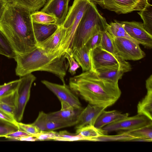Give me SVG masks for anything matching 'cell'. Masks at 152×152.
<instances>
[{"instance_id":"cell-1","label":"cell","mask_w":152,"mask_h":152,"mask_svg":"<svg viewBox=\"0 0 152 152\" xmlns=\"http://www.w3.org/2000/svg\"><path fill=\"white\" fill-rule=\"evenodd\" d=\"M31 14L26 8L9 2L0 18V31L16 55L30 52L37 47Z\"/></svg>"},{"instance_id":"cell-2","label":"cell","mask_w":152,"mask_h":152,"mask_svg":"<svg viewBox=\"0 0 152 152\" xmlns=\"http://www.w3.org/2000/svg\"><path fill=\"white\" fill-rule=\"evenodd\" d=\"M69 86L89 104L105 108L114 104L121 93L118 83L100 78L91 70L71 77Z\"/></svg>"},{"instance_id":"cell-3","label":"cell","mask_w":152,"mask_h":152,"mask_svg":"<svg viewBox=\"0 0 152 152\" xmlns=\"http://www.w3.org/2000/svg\"><path fill=\"white\" fill-rule=\"evenodd\" d=\"M65 53L60 50L50 51L37 47L30 52L16 55L13 58L16 62V75L20 77L36 71H47L56 75L65 85L69 68Z\"/></svg>"},{"instance_id":"cell-4","label":"cell","mask_w":152,"mask_h":152,"mask_svg":"<svg viewBox=\"0 0 152 152\" xmlns=\"http://www.w3.org/2000/svg\"><path fill=\"white\" fill-rule=\"evenodd\" d=\"M106 19L99 12L96 4L91 1L82 18L74 37L72 52L84 46L92 36L106 30Z\"/></svg>"},{"instance_id":"cell-5","label":"cell","mask_w":152,"mask_h":152,"mask_svg":"<svg viewBox=\"0 0 152 152\" xmlns=\"http://www.w3.org/2000/svg\"><path fill=\"white\" fill-rule=\"evenodd\" d=\"M91 0H74L62 25L66 29L60 49L64 53L72 52L77 28Z\"/></svg>"},{"instance_id":"cell-6","label":"cell","mask_w":152,"mask_h":152,"mask_svg":"<svg viewBox=\"0 0 152 152\" xmlns=\"http://www.w3.org/2000/svg\"><path fill=\"white\" fill-rule=\"evenodd\" d=\"M103 9L114 12L118 14H125L143 10L149 0H91Z\"/></svg>"},{"instance_id":"cell-7","label":"cell","mask_w":152,"mask_h":152,"mask_svg":"<svg viewBox=\"0 0 152 152\" xmlns=\"http://www.w3.org/2000/svg\"><path fill=\"white\" fill-rule=\"evenodd\" d=\"M91 69L94 71L101 67H106L119 64L131 71L132 67L129 62L121 57L112 54L105 50L100 47L96 48L91 50Z\"/></svg>"},{"instance_id":"cell-8","label":"cell","mask_w":152,"mask_h":152,"mask_svg":"<svg viewBox=\"0 0 152 152\" xmlns=\"http://www.w3.org/2000/svg\"><path fill=\"white\" fill-rule=\"evenodd\" d=\"M20 81L17 89V104L14 118L18 122L21 121L26 105L29 100L32 84L36 77L31 73L20 77Z\"/></svg>"},{"instance_id":"cell-9","label":"cell","mask_w":152,"mask_h":152,"mask_svg":"<svg viewBox=\"0 0 152 152\" xmlns=\"http://www.w3.org/2000/svg\"><path fill=\"white\" fill-rule=\"evenodd\" d=\"M113 38L117 55L124 60L137 61L145 56V53L141 49L139 44L127 38L119 37Z\"/></svg>"},{"instance_id":"cell-10","label":"cell","mask_w":152,"mask_h":152,"mask_svg":"<svg viewBox=\"0 0 152 152\" xmlns=\"http://www.w3.org/2000/svg\"><path fill=\"white\" fill-rule=\"evenodd\" d=\"M151 124H152V120L145 116L137 114L118 120L102 128L108 132L120 130L129 131Z\"/></svg>"},{"instance_id":"cell-11","label":"cell","mask_w":152,"mask_h":152,"mask_svg":"<svg viewBox=\"0 0 152 152\" xmlns=\"http://www.w3.org/2000/svg\"><path fill=\"white\" fill-rule=\"evenodd\" d=\"M41 82L57 96L61 102H64L75 108L82 107L77 96L69 86L66 84H57L46 80H42Z\"/></svg>"},{"instance_id":"cell-12","label":"cell","mask_w":152,"mask_h":152,"mask_svg":"<svg viewBox=\"0 0 152 152\" xmlns=\"http://www.w3.org/2000/svg\"><path fill=\"white\" fill-rule=\"evenodd\" d=\"M61 107L58 111L47 114L50 120L55 122L67 124L70 126H75L77 123L79 116L83 109L74 108L63 102H61Z\"/></svg>"},{"instance_id":"cell-13","label":"cell","mask_w":152,"mask_h":152,"mask_svg":"<svg viewBox=\"0 0 152 152\" xmlns=\"http://www.w3.org/2000/svg\"><path fill=\"white\" fill-rule=\"evenodd\" d=\"M126 31L132 38L147 49L152 48V35L144 29L142 23L136 21H120Z\"/></svg>"},{"instance_id":"cell-14","label":"cell","mask_w":152,"mask_h":152,"mask_svg":"<svg viewBox=\"0 0 152 152\" xmlns=\"http://www.w3.org/2000/svg\"><path fill=\"white\" fill-rule=\"evenodd\" d=\"M70 0H48L41 11L54 16L58 26H61L68 12Z\"/></svg>"},{"instance_id":"cell-15","label":"cell","mask_w":152,"mask_h":152,"mask_svg":"<svg viewBox=\"0 0 152 152\" xmlns=\"http://www.w3.org/2000/svg\"><path fill=\"white\" fill-rule=\"evenodd\" d=\"M106 108L88 104L80 113L77 122L75 125L76 129L83 126L94 125L99 116Z\"/></svg>"},{"instance_id":"cell-16","label":"cell","mask_w":152,"mask_h":152,"mask_svg":"<svg viewBox=\"0 0 152 152\" xmlns=\"http://www.w3.org/2000/svg\"><path fill=\"white\" fill-rule=\"evenodd\" d=\"M93 71L100 78L115 83H118L124 73L129 72L128 69L118 64L99 67Z\"/></svg>"},{"instance_id":"cell-17","label":"cell","mask_w":152,"mask_h":152,"mask_svg":"<svg viewBox=\"0 0 152 152\" xmlns=\"http://www.w3.org/2000/svg\"><path fill=\"white\" fill-rule=\"evenodd\" d=\"M65 31L66 29L62 26L58 27L55 31L49 37L38 43L37 47L50 51L60 50V44Z\"/></svg>"},{"instance_id":"cell-18","label":"cell","mask_w":152,"mask_h":152,"mask_svg":"<svg viewBox=\"0 0 152 152\" xmlns=\"http://www.w3.org/2000/svg\"><path fill=\"white\" fill-rule=\"evenodd\" d=\"M32 124L40 131H53L70 126L67 124L58 123L50 120L47 117V114L42 111L39 112L37 117Z\"/></svg>"},{"instance_id":"cell-19","label":"cell","mask_w":152,"mask_h":152,"mask_svg":"<svg viewBox=\"0 0 152 152\" xmlns=\"http://www.w3.org/2000/svg\"><path fill=\"white\" fill-rule=\"evenodd\" d=\"M34 35L37 44L46 39L57 30L58 26L56 23L41 24L33 22Z\"/></svg>"},{"instance_id":"cell-20","label":"cell","mask_w":152,"mask_h":152,"mask_svg":"<svg viewBox=\"0 0 152 152\" xmlns=\"http://www.w3.org/2000/svg\"><path fill=\"white\" fill-rule=\"evenodd\" d=\"M128 115V113H122L116 110L106 111L104 110L97 118L94 126L98 128H102L108 124Z\"/></svg>"},{"instance_id":"cell-21","label":"cell","mask_w":152,"mask_h":152,"mask_svg":"<svg viewBox=\"0 0 152 152\" xmlns=\"http://www.w3.org/2000/svg\"><path fill=\"white\" fill-rule=\"evenodd\" d=\"M91 50L85 45L72 51L73 56L81 67L83 72L91 69Z\"/></svg>"},{"instance_id":"cell-22","label":"cell","mask_w":152,"mask_h":152,"mask_svg":"<svg viewBox=\"0 0 152 152\" xmlns=\"http://www.w3.org/2000/svg\"><path fill=\"white\" fill-rule=\"evenodd\" d=\"M108 132L102 128H98L94 125H87L76 129V133L86 138L87 141H96V138L107 135Z\"/></svg>"},{"instance_id":"cell-23","label":"cell","mask_w":152,"mask_h":152,"mask_svg":"<svg viewBox=\"0 0 152 152\" xmlns=\"http://www.w3.org/2000/svg\"><path fill=\"white\" fill-rule=\"evenodd\" d=\"M137 112L152 120V90H147L145 97L138 103Z\"/></svg>"},{"instance_id":"cell-24","label":"cell","mask_w":152,"mask_h":152,"mask_svg":"<svg viewBox=\"0 0 152 152\" xmlns=\"http://www.w3.org/2000/svg\"><path fill=\"white\" fill-rule=\"evenodd\" d=\"M124 132L134 139H137L136 141H152V124Z\"/></svg>"},{"instance_id":"cell-25","label":"cell","mask_w":152,"mask_h":152,"mask_svg":"<svg viewBox=\"0 0 152 152\" xmlns=\"http://www.w3.org/2000/svg\"><path fill=\"white\" fill-rule=\"evenodd\" d=\"M106 30L113 38L119 37L127 38L137 43L140 44L129 35L119 21L115 20L114 22L108 23Z\"/></svg>"},{"instance_id":"cell-26","label":"cell","mask_w":152,"mask_h":152,"mask_svg":"<svg viewBox=\"0 0 152 152\" xmlns=\"http://www.w3.org/2000/svg\"><path fill=\"white\" fill-rule=\"evenodd\" d=\"M138 14L143 21V25L145 30L152 35V6L149 3Z\"/></svg>"},{"instance_id":"cell-27","label":"cell","mask_w":152,"mask_h":152,"mask_svg":"<svg viewBox=\"0 0 152 152\" xmlns=\"http://www.w3.org/2000/svg\"><path fill=\"white\" fill-rule=\"evenodd\" d=\"M29 10L31 12L38 11L44 7L46 0H9Z\"/></svg>"},{"instance_id":"cell-28","label":"cell","mask_w":152,"mask_h":152,"mask_svg":"<svg viewBox=\"0 0 152 152\" xmlns=\"http://www.w3.org/2000/svg\"><path fill=\"white\" fill-rule=\"evenodd\" d=\"M102 40L100 47L112 54L117 55L113 37L106 30L102 31Z\"/></svg>"},{"instance_id":"cell-29","label":"cell","mask_w":152,"mask_h":152,"mask_svg":"<svg viewBox=\"0 0 152 152\" xmlns=\"http://www.w3.org/2000/svg\"><path fill=\"white\" fill-rule=\"evenodd\" d=\"M32 22L41 24H48L56 23V18L54 16L45 12L37 11L31 13Z\"/></svg>"},{"instance_id":"cell-30","label":"cell","mask_w":152,"mask_h":152,"mask_svg":"<svg viewBox=\"0 0 152 152\" xmlns=\"http://www.w3.org/2000/svg\"><path fill=\"white\" fill-rule=\"evenodd\" d=\"M0 54L10 58H14L16 55L8 39L0 31Z\"/></svg>"},{"instance_id":"cell-31","label":"cell","mask_w":152,"mask_h":152,"mask_svg":"<svg viewBox=\"0 0 152 152\" xmlns=\"http://www.w3.org/2000/svg\"><path fill=\"white\" fill-rule=\"evenodd\" d=\"M55 140L65 141H87V139L79 134L76 133L72 134L66 131H63L58 132Z\"/></svg>"},{"instance_id":"cell-32","label":"cell","mask_w":152,"mask_h":152,"mask_svg":"<svg viewBox=\"0 0 152 152\" xmlns=\"http://www.w3.org/2000/svg\"><path fill=\"white\" fill-rule=\"evenodd\" d=\"M20 81V78L0 85V98L16 91Z\"/></svg>"},{"instance_id":"cell-33","label":"cell","mask_w":152,"mask_h":152,"mask_svg":"<svg viewBox=\"0 0 152 152\" xmlns=\"http://www.w3.org/2000/svg\"><path fill=\"white\" fill-rule=\"evenodd\" d=\"M98 32L91 37L87 41L85 45L90 50L100 47L102 40V32Z\"/></svg>"},{"instance_id":"cell-34","label":"cell","mask_w":152,"mask_h":152,"mask_svg":"<svg viewBox=\"0 0 152 152\" xmlns=\"http://www.w3.org/2000/svg\"><path fill=\"white\" fill-rule=\"evenodd\" d=\"M72 53V52L65 53V56L68 61L69 68L68 71L72 75H74L80 66L74 58Z\"/></svg>"},{"instance_id":"cell-35","label":"cell","mask_w":152,"mask_h":152,"mask_svg":"<svg viewBox=\"0 0 152 152\" xmlns=\"http://www.w3.org/2000/svg\"><path fill=\"white\" fill-rule=\"evenodd\" d=\"M57 134L58 132L54 131L48 132L41 131L38 133L32 135L35 137L38 140H55Z\"/></svg>"},{"instance_id":"cell-36","label":"cell","mask_w":152,"mask_h":152,"mask_svg":"<svg viewBox=\"0 0 152 152\" xmlns=\"http://www.w3.org/2000/svg\"><path fill=\"white\" fill-rule=\"evenodd\" d=\"M17 90L12 93L0 98V102L16 107L17 101Z\"/></svg>"},{"instance_id":"cell-37","label":"cell","mask_w":152,"mask_h":152,"mask_svg":"<svg viewBox=\"0 0 152 152\" xmlns=\"http://www.w3.org/2000/svg\"><path fill=\"white\" fill-rule=\"evenodd\" d=\"M19 130L23 131L31 135H35L40 131L33 124H26L18 122Z\"/></svg>"},{"instance_id":"cell-38","label":"cell","mask_w":152,"mask_h":152,"mask_svg":"<svg viewBox=\"0 0 152 152\" xmlns=\"http://www.w3.org/2000/svg\"><path fill=\"white\" fill-rule=\"evenodd\" d=\"M0 122L5 124L14 126L19 129L18 122L15 118L1 111H0Z\"/></svg>"},{"instance_id":"cell-39","label":"cell","mask_w":152,"mask_h":152,"mask_svg":"<svg viewBox=\"0 0 152 152\" xmlns=\"http://www.w3.org/2000/svg\"><path fill=\"white\" fill-rule=\"evenodd\" d=\"M29 135H31L23 131L18 129L7 134L4 137L8 139L18 140L20 138Z\"/></svg>"},{"instance_id":"cell-40","label":"cell","mask_w":152,"mask_h":152,"mask_svg":"<svg viewBox=\"0 0 152 152\" xmlns=\"http://www.w3.org/2000/svg\"><path fill=\"white\" fill-rule=\"evenodd\" d=\"M0 111L14 118L15 107L0 102Z\"/></svg>"},{"instance_id":"cell-41","label":"cell","mask_w":152,"mask_h":152,"mask_svg":"<svg viewBox=\"0 0 152 152\" xmlns=\"http://www.w3.org/2000/svg\"><path fill=\"white\" fill-rule=\"evenodd\" d=\"M18 129L15 127L11 125L7 124L0 125V137H4L7 134Z\"/></svg>"},{"instance_id":"cell-42","label":"cell","mask_w":152,"mask_h":152,"mask_svg":"<svg viewBox=\"0 0 152 152\" xmlns=\"http://www.w3.org/2000/svg\"><path fill=\"white\" fill-rule=\"evenodd\" d=\"M9 2H10L9 0H0V18L7 4Z\"/></svg>"},{"instance_id":"cell-43","label":"cell","mask_w":152,"mask_h":152,"mask_svg":"<svg viewBox=\"0 0 152 152\" xmlns=\"http://www.w3.org/2000/svg\"><path fill=\"white\" fill-rule=\"evenodd\" d=\"M18 140L34 141H37V139L32 135L25 136L19 138Z\"/></svg>"},{"instance_id":"cell-44","label":"cell","mask_w":152,"mask_h":152,"mask_svg":"<svg viewBox=\"0 0 152 152\" xmlns=\"http://www.w3.org/2000/svg\"><path fill=\"white\" fill-rule=\"evenodd\" d=\"M47 1V0H46ZM48 0H47V1H48Z\"/></svg>"}]
</instances>
